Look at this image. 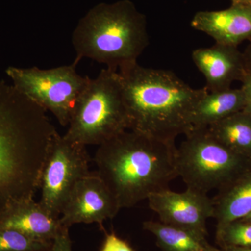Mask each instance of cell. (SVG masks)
Wrapping results in <instances>:
<instances>
[{"mask_svg":"<svg viewBox=\"0 0 251 251\" xmlns=\"http://www.w3.org/2000/svg\"><path fill=\"white\" fill-rule=\"evenodd\" d=\"M45 110L0 82V211L34 198L48 149L55 132Z\"/></svg>","mask_w":251,"mask_h":251,"instance_id":"6da1fadb","label":"cell"},{"mask_svg":"<svg viewBox=\"0 0 251 251\" xmlns=\"http://www.w3.org/2000/svg\"><path fill=\"white\" fill-rule=\"evenodd\" d=\"M175 143L127 130L99 145L97 174L116 198L120 209L135 206L168 189L177 177Z\"/></svg>","mask_w":251,"mask_h":251,"instance_id":"7a4b0ae2","label":"cell"},{"mask_svg":"<svg viewBox=\"0 0 251 251\" xmlns=\"http://www.w3.org/2000/svg\"><path fill=\"white\" fill-rule=\"evenodd\" d=\"M129 115V130L175 143L191 130L190 118L208 91L194 89L171 71L150 69L137 62L119 69Z\"/></svg>","mask_w":251,"mask_h":251,"instance_id":"3957f363","label":"cell"},{"mask_svg":"<svg viewBox=\"0 0 251 251\" xmlns=\"http://www.w3.org/2000/svg\"><path fill=\"white\" fill-rule=\"evenodd\" d=\"M72 40L75 62L90 59L116 71L137 62L149 44L145 16L128 0L97 5L80 20Z\"/></svg>","mask_w":251,"mask_h":251,"instance_id":"277c9868","label":"cell"},{"mask_svg":"<svg viewBox=\"0 0 251 251\" xmlns=\"http://www.w3.org/2000/svg\"><path fill=\"white\" fill-rule=\"evenodd\" d=\"M64 136L85 145H100L129 130L123 87L116 70L104 69L90 79L77 99Z\"/></svg>","mask_w":251,"mask_h":251,"instance_id":"5b68a950","label":"cell"},{"mask_svg":"<svg viewBox=\"0 0 251 251\" xmlns=\"http://www.w3.org/2000/svg\"><path fill=\"white\" fill-rule=\"evenodd\" d=\"M176 149V166L187 188L207 194L219 191L249 173V158L219 143L207 128H191Z\"/></svg>","mask_w":251,"mask_h":251,"instance_id":"8992f818","label":"cell"},{"mask_svg":"<svg viewBox=\"0 0 251 251\" xmlns=\"http://www.w3.org/2000/svg\"><path fill=\"white\" fill-rule=\"evenodd\" d=\"M77 63L41 69L9 67L6 74L21 93L50 112L61 125H69L77 99L90 78L77 74Z\"/></svg>","mask_w":251,"mask_h":251,"instance_id":"52a82bcc","label":"cell"},{"mask_svg":"<svg viewBox=\"0 0 251 251\" xmlns=\"http://www.w3.org/2000/svg\"><path fill=\"white\" fill-rule=\"evenodd\" d=\"M90 158L85 145L67 139L56 131L39 178L41 205L54 218H60L77 181L90 175Z\"/></svg>","mask_w":251,"mask_h":251,"instance_id":"ba28073f","label":"cell"},{"mask_svg":"<svg viewBox=\"0 0 251 251\" xmlns=\"http://www.w3.org/2000/svg\"><path fill=\"white\" fill-rule=\"evenodd\" d=\"M149 206L158 214L160 222L208 235L206 221L214 216V202L207 194L187 188L183 193L170 188L148 198Z\"/></svg>","mask_w":251,"mask_h":251,"instance_id":"9c48e42d","label":"cell"},{"mask_svg":"<svg viewBox=\"0 0 251 251\" xmlns=\"http://www.w3.org/2000/svg\"><path fill=\"white\" fill-rule=\"evenodd\" d=\"M120 210L116 198L101 178L91 173L77 181L62 213L61 224L67 228L77 224H98L113 219Z\"/></svg>","mask_w":251,"mask_h":251,"instance_id":"30bf717a","label":"cell"},{"mask_svg":"<svg viewBox=\"0 0 251 251\" xmlns=\"http://www.w3.org/2000/svg\"><path fill=\"white\" fill-rule=\"evenodd\" d=\"M192 59L205 77V88L209 92L227 90L234 81L242 80L247 74L244 55L236 46L216 44L196 49Z\"/></svg>","mask_w":251,"mask_h":251,"instance_id":"8fae6325","label":"cell"},{"mask_svg":"<svg viewBox=\"0 0 251 251\" xmlns=\"http://www.w3.org/2000/svg\"><path fill=\"white\" fill-rule=\"evenodd\" d=\"M0 227L16 229L43 242H52L67 228L33 198L14 201L0 211Z\"/></svg>","mask_w":251,"mask_h":251,"instance_id":"7c38bea8","label":"cell"},{"mask_svg":"<svg viewBox=\"0 0 251 251\" xmlns=\"http://www.w3.org/2000/svg\"><path fill=\"white\" fill-rule=\"evenodd\" d=\"M191 25L210 36L216 44L237 47L251 38V5L232 4L222 11H200Z\"/></svg>","mask_w":251,"mask_h":251,"instance_id":"4fadbf2b","label":"cell"},{"mask_svg":"<svg viewBox=\"0 0 251 251\" xmlns=\"http://www.w3.org/2000/svg\"><path fill=\"white\" fill-rule=\"evenodd\" d=\"M244 107V96L240 88L208 92L193 109L190 124L192 128H207L242 111Z\"/></svg>","mask_w":251,"mask_h":251,"instance_id":"5bb4252c","label":"cell"},{"mask_svg":"<svg viewBox=\"0 0 251 251\" xmlns=\"http://www.w3.org/2000/svg\"><path fill=\"white\" fill-rule=\"evenodd\" d=\"M212 201L216 231L249 215L251 212V171L221 190Z\"/></svg>","mask_w":251,"mask_h":251,"instance_id":"9a60e30c","label":"cell"},{"mask_svg":"<svg viewBox=\"0 0 251 251\" xmlns=\"http://www.w3.org/2000/svg\"><path fill=\"white\" fill-rule=\"evenodd\" d=\"M143 226L156 238L161 251H222L209 244L205 237L192 231L153 221H145Z\"/></svg>","mask_w":251,"mask_h":251,"instance_id":"2e32d148","label":"cell"},{"mask_svg":"<svg viewBox=\"0 0 251 251\" xmlns=\"http://www.w3.org/2000/svg\"><path fill=\"white\" fill-rule=\"evenodd\" d=\"M216 140L233 152L251 158V115L238 112L207 127Z\"/></svg>","mask_w":251,"mask_h":251,"instance_id":"e0dca14e","label":"cell"},{"mask_svg":"<svg viewBox=\"0 0 251 251\" xmlns=\"http://www.w3.org/2000/svg\"><path fill=\"white\" fill-rule=\"evenodd\" d=\"M52 243L36 240L16 229L0 227V251H49Z\"/></svg>","mask_w":251,"mask_h":251,"instance_id":"ac0fdd59","label":"cell"},{"mask_svg":"<svg viewBox=\"0 0 251 251\" xmlns=\"http://www.w3.org/2000/svg\"><path fill=\"white\" fill-rule=\"evenodd\" d=\"M216 238L224 247H251V224L237 221L216 231Z\"/></svg>","mask_w":251,"mask_h":251,"instance_id":"d6986e66","label":"cell"},{"mask_svg":"<svg viewBox=\"0 0 251 251\" xmlns=\"http://www.w3.org/2000/svg\"><path fill=\"white\" fill-rule=\"evenodd\" d=\"M105 239L100 251H135L129 243L119 237L115 232H105Z\"/></svg>","mask_w":251,"mask_h":251,"instance_id":"ffe728a7","label":"cell"},{"mask_svg":"<svg viewBox=\"0 0 251 251\" xmlns=\"http://www.w3.org/2000/svg\"><path fill=\"white\" fill-rule=\"evenodd\" d=\"M49 251H73L72 242L69 237V228L64 229L52 241Z\"/></svg>","mask_w":251,"mask_h":251,"instance_id":"44dd1931","label":"cell"},{"mask_svg":"<svg viewBox=\"0 0 251 251\" xmlns=\"http://www.w3.org/2000/svg\"><path fill=\"white\" fill-rule=\"evenodd\" d=\"M241 81L242 86L240 89L244 100V107L242 111L251 115V74L247 73Z\"/></svg>","mask_w":251,"mask_h":251,"instance_id":"7402d4cb","label":"cell"},{"mask_svg":"<svg viewBox=\"0 0 251 251\" xmlns=\"http://www.w3.org/2000/svg\"><path fill=\"white\" fill-rule=\"evenodd\" d=\"M243 55H244L247 72L248 74H251V43L244 51Z\"/></svg>","mask_w":251,"mask_h":251,"instance_id":"603a6c76","label":"cell"},{"mask_svg":"<svg viewBox=\"0 0 251 251\" xmlns=\"http://www.w3.org/2000/svg\"><path fill=\"white\" fill-rule=\"evenodd\" d=\"M224 251H251V247H224Z\"/></svg>","mask_w":251,"mask_h":251,"instance_id":"cb8c5ba5","label":"cell"},{"mask_svg":"<svg viewBox=\"0 0 251 251\" xmlns=\"http://www.w3.org/2000/svg\"><path fill=\"white\" fill-rule=\"evenodd\" d=\"M232 4L251 5V0H231Z\"/></svg>","mask_w":251,"mask_h":251,"instance_id":"d4e9b609","label":"cell"},{"mask_svg":"<svg viewBox=\"0 0 251 251\" xmlns=\"http://www.w3.org/2000/svg\"><path fill=\"white\" fill-rule=\"evenodd\" d=\"M240 221H244V222L251 223V212L249 215L246 216L244 219L240 220Z\"/></svg>","mask_w":251,"mask_h":251,"instance_id":"484cf974","label":"cell"},{"mask_svg":"<svg viewBox=\"0 0 251 251\" xmlns=\"http://www.w3.org/2000/svg\"><path fill=\"white\" fill-rule=\"evenodd\" d=\"M222 251H224L222 250Z\"/></svg>","mask_w":251,"mask_h":251,"instance_id":"4316f807","label":"cell"}]
</instances>
